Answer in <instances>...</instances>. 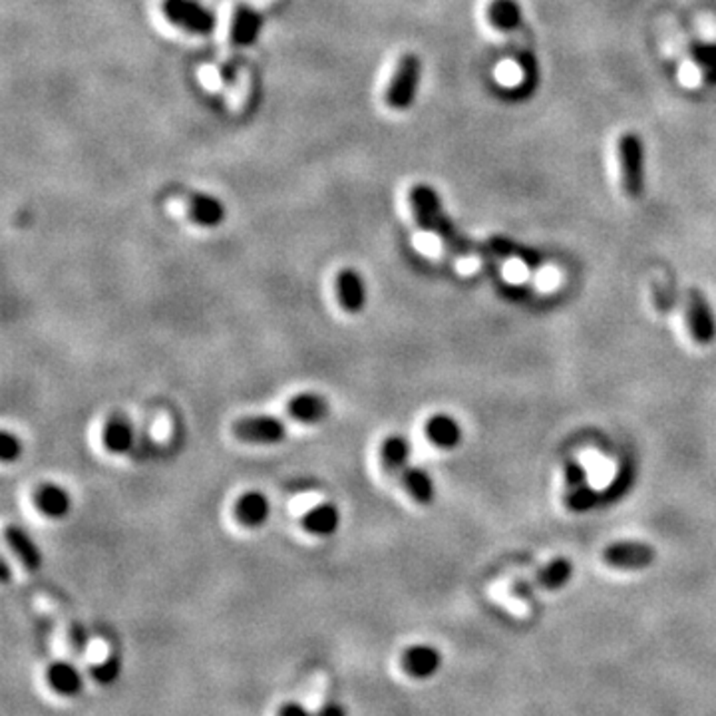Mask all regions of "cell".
<instances>
[{
  "label": "cell",
  "mask_w": 716,
  "mask_h": 716,
  "mask_svg": "<svg viewBox=\"0 0 716 716\" xmlns=\"http://www.w3.org/2000/svg\"><path fill=\"white\" fill-rule=\"evenodd\" d=\"M408 199H410L412 216L420 229H424L426 233L438 235V237H440L448 247L454 249L456 253L472 251V245L456 231L454 223L446 216L442 201L438 197L434 187L426 184H416L410 187Z\"/></svg>",
  "instance_id": "6da1fadb"
},
{
  "label": "cell",
  "mask_w": 716,
  "mask_h": 716,
  "mask_svg": "<svg viewBox=\"0 0 716 716\" xmlns=\"http://www.w3.org/2000/svg\"><path fill=\"white\" fill-rule=\"evenodd\" d=\"M617 159L625 196L629 199H639L645 191V146L639 134L625 132L619 136Z\"/></svg>",
  "instance_id": "7a4b0ae2"
},
{
  "label": "cell",
  "mask_w": 716,
  "mask_h": 716,
  "mask_svg": "<svg viewBox=\"0 0 716 716\" xmlns=\"http://www.w3.org/2000/svg\"><path fill=\"white\" fill-rule=\"evenodd\" d=\"M422 76V62L416 55H404L398 60V66L394 70V76L388 84L384 100L392 110H408L416 100Z\"/></svg>",
  "instance_id": "3957f363"
},
{
  "label": "cell",
  "mask_w": 716,
  "mask_h": 716,
  "mask_svg": "<svg viewBox=\"0 0 716 716\" xmlns=\"http://www.w3.org/2000/svg\"><path fill=\"white\" fill-rule=\"evenodd\" d=\"M162 13L169 23L197 36H209L217 25L216 15L197 0H162Z\"/></svg>",
  "instance_id": "277c9868"
},
{
  "label": "cell",
  "mask_w": 716,
  "mask_h": 716,
  "mask_svg": "<svg viewBox=\"0 0 716 716\" xmlns=\"http://www.w3.org/2000/svg\"><path fill=\"white\" fill-rule=\"evenodd\" d=\"M573 577V565L570 560L558 558L545 565L531 580H521L511 585V595L519 600H531L538 591H555L568 585Z\"/></svg>",
  "instance_id": "5b68a950"
},
{
  "label": "cell",
  "mask_w": 716,
  "mask_h": 716,
  "mask_svg": "<svg viewBox=\"0 0 716 716\" xmlns=\"http://www.w3.org/2000/svg\"><path fill=\"white\" fill-rule=\"evenodd\" d=\"M233 436L247 444H281L287 438V426L277 416H247L231 426Z\"/></svg>",
  "instance_id": "8992f818"
},
{
  "label": "cell",
  "mask_w": 716,
  "mask_h": 716,
  "mask_svg": "<svg viewBox=\"0 0 716 716\" xmlns=\"http://www.w3.org/2000/svg\"><path fill=\"white\" fill-rule=\"evenodd\" d=\"M657 550L643 541H617L601 553L603 563L615 570H647L655 563Z\"/></svg>",
  "instance_id": "52a82bcc"
},
{
  "label": "cell",
  "mask_w": 716,
  "mask_h": 716,
  "mask_svg": "<svg viewBox=\"0 0 716 716\" xmlns=\"http://www.w3.org/2000/svg\"><path fill=\"white\" fill-rule=\"evenodd\" d=\"M687 313V325L691 330V337L697 345H711L716 338V318L712 315V308L699 288H691L687 293L685 303Z\"/></svg>",
  "instance_id": "ba28073f"
},
{
  "label": "cell",
  "mask_w": 716,
  "mask_h": 716,
  "mask_svg": "<svg viewBox=\"0 0 716 716\" xmlns=\"http://www.w3.org/2000/svg\"><path fill=\"white\" fill-rule=\"evenodd\" d=\"M597 491L591 488L590 479H587L585 468L570 462L565 468V506H568L575 514H585L595 508Z\"/></svg>",
  "instance_id": "9c48e42d"
},
{
  "label": "cell",
  "mask_w": 716,
  "mask_h": 716,
  "mask_svg": "<svg viewBox=\"0 0 716 716\" xmlns=\"http://www.w3.org/2000/svg\"><path fill=\"white\" fill-rule=\"evenodd\" d=\"M263 28V16L259 10L251 8L249 5H239L233 10L229 36L233 46L247 48L257 42Z\"/></svg>",
  "instance_id": "30bf717a"
},
{
  "label": "cell",
  "mask_w": 716,
  "mask_h": 716,
  "mask_svg": "<svg viewBox=\"0 0 716 716\" xmlns=\"http://www.w3.org/2000/svg\"><path fill=\"white\" fill-rule=\"evenodd\" d=\"M402 667L412 679H430L442 667L440 650L432 645H412L404 650Z\"/></svg>",
  "instance_id": "8fae6325"
},
{
  "label": "cell",
  "mask_w": 716,
  "mask_h": 716,
  "mask_svg": "<svg viewBox=\"0 0 716 716\" xmlns=\"http://www.w3.org/2000/svg\"><path fill=\"white\" fill-rule=\"evenodd\" d=\"M338 303L347 313L357 315L367 307V283L357 269H343L337 275Z\"/></svg>",
  "instance_id": "7c38bea8"
},
{
  "label": "cell",
  "mask_w": 716,
  "mask_h": 716,
  "mask_svg": "<svg viewBox=\"0 0 716 716\" xmlns=\"http://www.w3.org/2000/svg\"><path fill=\"white\" fill-rule=\"evenodd\" d=\"M235 518L245 528H261L271 518V501L263 491L251 489L245 491L241 498L235 501Z\"/></svg>",
  "instance_id": "4fadbf2b"
},
{
  "label": "cell",
  "mask_w": 716,
  "mask_h": 716,
  "mask_svg": "<svg viewBox=\"0 0 716 716\" xmlns=\"http://www.w3.org/2000/svg\"><path fill=\"white\" fill-rule=\"evenodd\" d=\"M330 404L317 392H301L288 402V414L301 424H318L328 419Z\"/></svg>",
  "instance_id": "5bb4252c"
},
{
  "label": "cell",
  "mask_w": 716,
  "mask_h": 716,
  "mask_svg": "<svg viewBox=\"0 0 716 716\" xmlns=\"http://www.w3.org/2000/svg\"><path fill=\"white\" fill-rule=\"evenodd\" d=\"M187 213L199 227H219L226 221V206L209 194H191L187 199Z\"/></svg>",
  "instance_id": "9a60e30c"
},
{
  "label": "cell",
  "mask_w": 716,
  "mask_h": 716,
  "mask_svg": "<svg viewBox=\"0 0 716 716\" xmlns=\"http://www.w3.org/2000/svg\"><path fill=\"white\" fill-rule=\"evenodd\" d=\"M424 434L440 450H454L462 442V429L448 414H434L424 426Z\"/></svg>",
  "instance_id": "2e32d148"
},
{
  "label": "cell",
  "mask_w": 716,
  "mask_h": 716,
  "mask_svg": "<svg viewBox=\"0 0 716 716\" xmlns=\"http://www.w3.org/2000/svg\"><path fill=\"white\" fill-rule=\"evenodd\" d=\"M46 681L50 689L62 694V697H76L84 689V679L80 671L66 661L52 662L46 671Z\"/></svg>",
  "instance_id": "e0dca14e"
},
{
  "label": "cell",
  "mask_w": 716,
  "mask_h": 716,
  "mask_svg": "<svg viewBox=\"0 0 716 716\" xmlns=\"http://www.w3.org/2000/svg\"><path fill=\"white\" fill-rule=\"evenodd\" d=\"M36 506L50 519H62L70 514L72 498L66 488L58 484H45L36 489Z\"/></svg>",
  "instance_id": "ac0fdd59"
},
{
  "label": "cell",
  "mask_w": 716,
  "mask_h": 716,
  "mask_svg": "<svg viewBox=\"0 0 716 716\" xmlns=\"http://www.w3.org/2000/svg\"><path fill=\"white\" fill-rule=\"evenodd\" d=\"M301 523L308 533H313V536L328 538L338 531L340 511L335 504L323 501V504H317L315 508L308 509Z\"/></svg>",
  "instance_id": "d6986e66"
},
{
  "label": "cell",
  "mask_w": 716,
  "mask_h": 716,
  "mask_svg": "<svg viewBox=\"0 0 716 716\" xmlns=\"http://www.w3.org/2000/svg\"><path fill=\"white\" fill-rule=\"evenodd\" d=\"M134 440H136L134 426L130 420L124 419V416H114V419L106 422L102 432V442L108 452L117 456L127 454L134 448Z\"/></svg>",
  "instance_id": "ffe728a7"
},
{
  "label": "cell",
  "mask_w": 716,
  "mask_h": 716,
  "mask_svg": "<svg viewBox=\"0 0 716 716\" xmlns=\"http://www.w3.org/2000/svg\"><path fill=\"white\" fill-rule=\"evenodd\" d=\"M5 540L10 545V550L16 553V558L25 563V568L30 571H38L42 568V551L35 543L28 533L18 526H8L5 529Z\"/></svg>",
  "instance_id": "44dd1931"
},
{
  "label": "cell",
  "mask_w": 716,
  "mask_h": 716,
  "mask_svg": "<svg viewBox=\"0 0 716 716\" xmlns=\"http://www.w3.org/2000/svg\"><path fill=\"white\" fill-rule=\"evenodd\" d=\"M398 479L414 501H419V504H422V506L432 504L434 498H436V486H434V479L430 478L429 472H426V469L408 464L398 474Z\"/></svg>",
  "instance_id": "7402d4cb"
},
{
  "label": "cell",
  "mask_w": 716,
  "mask_h": 716,
  "mask_svg": "<svg viewBox=\"0 0 716 716\" xmlns=\"http://www.w3.org/2000/svg\"><path fill=\"white\" fill-rule=\"evenodd\" d=\"M380 458H382L384 468H387L390 474L398 476L402 469L408 466L410 442L406 440L404 436H388L387 440L382 442Z\"/></svg>",
  "instance_id": "603a6c76"
},
{
  "label": "cell",
  "mask_w": 716,
  "mask_h": 716,
  "mask_svg": "<svg viewBox=\"0 0 716 716\" xmlns=\"http://www.w3.org/2000/svg\"><path fill=\"white\" fill-rule=\"evenodd\" d=\"M488 247L494 251L498 257H511V259H518L521 263H526L531 269H536V267L541 265V255L533 249L523 247V245L516 243V241H509L506 237H491Z\"/></svg>",
  "instance_id": "cb8c5ba5"
},
{
  "label": "cell",
  "mask_w": 716,
  "mask_h": 716,
  "mask_svg": "<svg viewBox=\"0 0 716 716\" xmlns=\"http://www.w3.org/2000/svg\"><path fill=\"white\" fill-rule=\"evenodd\" d=\"M488 18L499 28H511L519 20V6L516 0H491L488 6Z\"/></svg>",
  "instance_id": "d4e9b609"
},
{
  "label": "cell",
  "mask_w": 716,
  "mask_h": 716,
  "mask_svg": "<svg viewBox=\"0 0 716 716\" xmlns=\"http://www.w3.org/2000/svg\"><path fill=\"white\" fill-rule=\"evenodd\" d=\"M122 672V661L117 655H110L106 661H102L100 665H94L92 667V677L96 682H100V685L108 687L112 682L117 681Z\"/></svg>",
  "instance_id": "484cf974"
},
{
  "label": "cell",
  "mask_w": 716,
  "mask_h": 716,
  "mask_svg": "<svg viewBox=\"0 0 716 716\" xmlns=\"http://www.w3.org/2000/svg\"><path fill=\"white\" fill-rule=\"evenodd\" d=\"M23 440L13 432L5 430L3 438H0V458H3L5 464H13L16 459L23 456Z\"/></svg>",
  "instance_id": "4316f807"
},
{
  "label": "cell",
  "mask_w": 716,
  "mask_h": 716,
  "mask_svg": "<svg viewBox=\"0 0 716 716\" xmlns=\"http://www.w3.org/2000/svg\"><path fill=\"white\" fill-rule=\"evenodd\" d=\"M277 716H313V712L308 711L307 707H303V704L288 702V704H285V707H281V711Z\"/></svg>",
  "instance_id": "83f0119b"
},
{
  "label": "cell",
  "mask_w": 716,
  "mask_h": 716,
  "mask_svg": "<svg viewBox=\"0 0 716 716\" xmlns=\"http://www.w3.org/2000/svg\"><path fill=\"white\" fill-rule=\"evenodd\" d=\"M317 716H347V711H345L343 704H338V702H328V704H325L323 709L318 711Z\"/></svg>",
  "instance_id": "f1b7e54d"
},
{
  "label": "cell",
  "mask_w": 716,
  "mask_h": 716,
  "mask_svg": "<svg viewBox=\"0 0 716 716\" xmlns=\"http://www.w3.org/2000/svg\"><path fill=\"white\" fill-rule=\"evenodd\" d=\"M72 640H74V645L76 647H80V649H84L86 647V633H84L82 629H74V637H72Z\"/></svg>",
  "instance_id": "f546056e"
},
{
  "label": "cell",
  "mask_w": 716,
  "mask_h": 716,
  "mask_svg": "<svg viewBox=\"0 0 716 716\" xmlns=\"http://www.w3.org/2000/svg\"><path fill=\"white\" fill-rule=\"evenodd\" d=\"M10 580V570H8V563H6V560L3 561V581L6 583Z\"/></svg>",
  "instance_id": "4dcf8cb0"
}]
</instances>
